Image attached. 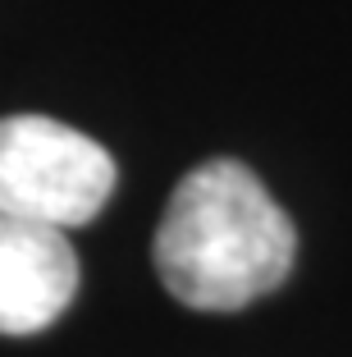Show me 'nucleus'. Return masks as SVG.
<instances>
[{"mask_svg": "<svg viewBox=\"0 0 352 357\" xmlns=\"http://www.w3.org/2000/svg\"><path fill=\"white\" fill-rule=\"evenodd\" d=\"M298 234L238 160H206L169 192L155 229V275L192 312H243L293 271Z\"/></svg>", "mask_w": 352, "mask_h": 357, "instance_id": "1", "label": "nucleus"}, {"mask_svg": "<svg viewBox=\"0 0 352 357\" xmlns=\"http://www.w3.org/2000/svg\"><path fill=\"white\" fill-rule=\"evenodd\" d=\"M114 178L96 137L46 115L0 119V215L69 234L105 211Z\"/></svg>", "mask_w": 352, "mask_h": 357, "instance_id": "2", "label": "nucleus"}, {"mask_svg": "<svg viewBox=\"0 0 352 357\" xmlns=\"http://www.w3.org/2000/svg\"><path fill=\"white\" fill-rule=\"evenodd\" d=\"M78 252L69 234L0 215V335H37L69 312Z\"/></svg>", "mask_w": 352, "mask_h": 357, "instance_id": "3", "label": "nucleus"}]
</instances>
